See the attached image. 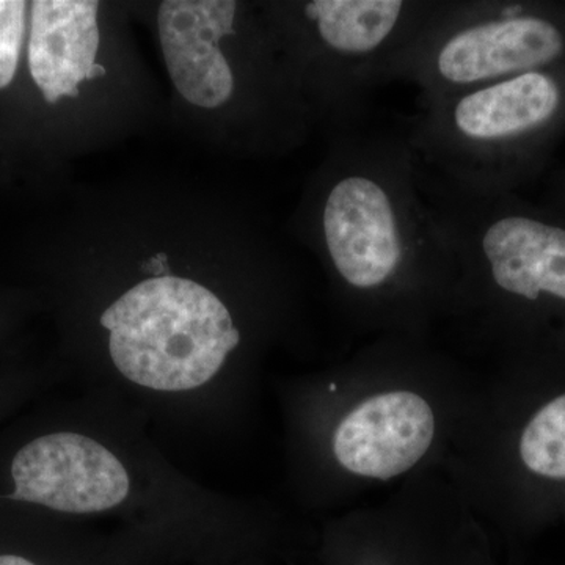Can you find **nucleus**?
I'll return each instance as SVG.
<instances>
[{
	"label": "nucleus",
	"instance_id": "2",
	"mask_svg": "<svg viewBox=\"0 0 565 565\" xmlns=\"http://www.w3.org/2000/svg\"><path fill=\"white\" fill-rule=\"evenodd\" d=\"M2 503L31 504L65 514L117 508L129 476L106 446L76 433L36 435L14 449L7 465Z\"/></svg>",
	"mask_w": 565,
	"mask_h": 565
},
{
	"label": "nucleus",
	"instance_id": "6",
	"mask_svg": "<svg viewBox=\"0 0 565 565\" xmlns=\"http://www.w3.org/2000/svg\"><path fill=\"white\" fill-rule=\"evenodd\" d=\"M98 10L90 0L31 2L25 61L32 84L50 106L74 98L82 82L106 73L96 63Z\"/></svg>",
	"mask_w": 565,
	"mask_h": 565
},
{
	"label": "nucleus",
	"instance_id": "13",
	"mask_svg": "<svg viewBox=\"0 0 565 565\" xmlns=\"http://www.w3.org/2000/svg\"><path fill=\"white\" fill-rule=\"evenodd\" d=\"M0 565H41L36 557L17 550H0Z\"/></svg>",
	"mask_w": 565,
	"mask_h": 565
},
{
	"label": "nucleus",
	"instance_id": "11",
	"mask_svg": "<svg viewBox=\"0 0 565 565\" xmlns=\"http://www.w3.org/2000/svg\"><path fill=\"white\" fill-rule=\"evenodd\" d=\"M520 456L535 475L565 479V394L545 405L523 430Z\"/></svg>",
	"mask_w": 565,
	"mask_h": 565
},
{
	"label": "nucleus",
	"instance_id": "10",
	"mask_svg": "<svg viewBox=\"0 0 565 565\" xmlns=\"http://www.w3.org/2000/svg\"><path fill=\"white\" fill-rule=\"evenodd\" d=\"M403 9L399 0H315L305 11L330 47L364 54L392 35Z\"/></svg>",
	"mask_w": 565,
	"mask_h": 565
},
{
	"label": "nucleus",
	"instance_id": "1",
	"mask_svg": "<svg viewBox=\"0 0 565 565\" xmlns=\"http://www.w3.org/2000/svg\"><path fill=\"white\" fill-rule=\"evenodd\" d=\"M117 370L134 384L185 392L210 382L241 341L222 300L200 282L159 275L134 286L99 319Z\"/></svg>",
	"mask_w": 565,
	"mask_h": 565
},
{
	"label": "nucleus",
	"instance_id": "3",
	"mask_svg": "<svg viewBox=\"0 0 565 565\" xmlns=\"http://www.w3.org/2000/svg\"><path fill=\"white\" fill-rule=\"evenodd\" d=\"M322 222L330 258L353 288H377L399 266V226L379 182L359 174L338 181L327 196Z\"/></svg>",
	"mask_w": 565,
	"mask_h": 565
},
{
	"label": "nucleus",
	"instance_id": "7",
	"mask_svg": "<svg viewBox=\"0 0 565 565\" xmlns=\"http://www.w3.org/2000/svg\"><path fill=\"white\" fill-rule=\"evenodd\" d=\"M564 40L539 18H508L457 33L441 47L438 73L452 84H473L555 61Z\"/></svg>",
	"mask_w": 565,
	"mask_h": 565
},
{
	"label": "nucleus",
	"instance_id": "5",
	"mask_svg": "<svg viewBox=\"0 0 565 565\" xmlns=\"http://www.w3.org/2000/svg\"><path fill=\"white\" fill-rule=\"evenodd\" d=\"M236 10L233 0H167L159 7L167 70L193 106L214 109L232 98L233 71L218 43L234 32Z\"/></svg>",
	"mask_w": 565,
	"mask_h": 565
},
{
	"label": "nucleus",
	"instance_id": "4",
	"mask_svg": "<svg viewBox=\"0 0 565 565\" xmlns=\"http://www.w3.org/2000/svg\"><path fill=\"white\" fill-rule=\"evenodd\" d=\"M434 435L433 408L419 394H377L344 416L333 452L349 473L388 481L423 459Z\"/></svg>",
	"mask_w": 565,
	"mask_h": 565
},
{
	"label": "nucleus",
	"instance_id": "8",
	"mask_svg": "<svg viewBox=\"0 0 565 565\" xmlns=\"http://www.w3.org/2000/svg\"><path fill=\"white\" fill-rule=\"evenodd\" d=\"M494 282L535 300L541 292L565 300V230L525 217L494 222L482 239Z\"/></svg>",
	"mask_w": 565,
	"mask_h": 565
},
{
	"label": "nucleus",
	"instance_id": "12",
	"mask_svg": "<svg viewBox=\"0 0 565 565\" xmlns=\"http://www.w3.org/2000/svg\"><path fill=\"white\" fill-rule=\"evenodd\" d=\"M31 2L0 0V93L17 81L28 47Z\"/></svg>",
	"mask_w": 565,
	"mask_h": 565
},
{
	"label": "nucleus",
	"instance_id": "9",
	"mask_svg": "<svg viewBox=\"0 0 565 565\" xmlns=\"http://www.w3.org/2000/svg\"><path fill=\"white\" fill-rule=\"evenodd\" d=\"M559 106V88L542 73L520 74L457 103L455 125L470 140L509 139L548 120Z\"/></svg>",
	"mask_w": 565,
	"mask_h": 565
}]
</instances>
